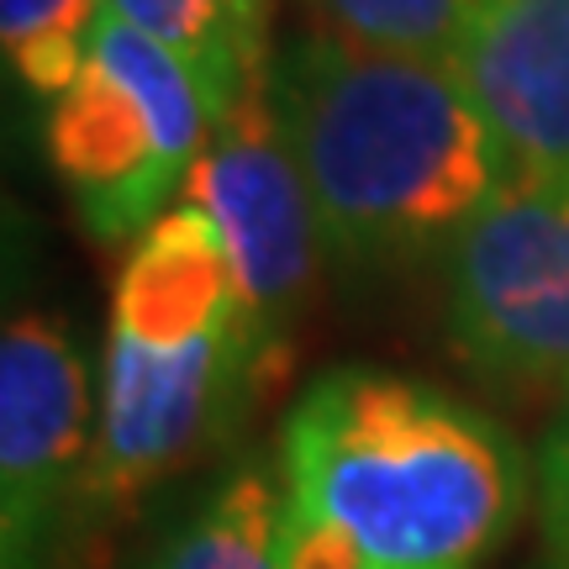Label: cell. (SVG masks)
Segmentation results:
<instances>
[{
  "instance_id": "obj_1",
  "label": "cell",
  "mask_w": 569,
  "mask_h": 569,
  "mask_svg": "<svg viewBox=\"0 0 569 569\" xmlns=\"http://www.w3.org/2000/svg\"><path fill=\"white\" fill-rule=\"evenodd\" d=\"M269 101L343 269L443 253L517 174L448 59L296 32L269 53Z\"/></svg>"
},
{
  "instance_id": "obj_2",
  "label": "cell",
  "mask_w": 569,
  "mask_h": 569,
  "mask_svg": "<svg viewBox=\"0 0 569 569\" xmlns=\"http://www.w3.org/2000/svg\"><path fill=\"white\" fill-rule=\"evenodd\" d=\"M284 517L322 528L359 569H475L528 501L501 422L390 369H332L284 417Z\"/></svg>"
},
{
  "instance_id": "obj_3",
  "label": "cell",
  "mask_w": 569,
  "mask_h": 569,
  "mask_svg": "<svg viewBox=\"0 0 569 569\" xmlns=\"http://www.w3.org/2000/svg\"><path fill=\"white\" fill-rule=\"evenodd\" d=\"M211 138V111L184 63L111 6L80 80L48 111V159L96 243L142 238Z\"/></svg>"
},
{
  "instance_id": "obj_4",
  "label": "cell",
  "mask_w": 569,
  "mask_h": 569,
  "mask_svg": "<svg viewBox=\"0 0 569 569\" xmlns=\"http://www.w3.org/2000/svg\"><path fill=\"white\" fill-rule=\"evenodd\" d=\"M443 301L486 386L569 401V180L511 174L443 248Z\"/></svg>"
},
{
  "instance_id": "obj_5",
  "label": "cell",
  "mask_w": 569,
  "mask_h": 569,
  "mask_svg": "<svg viewBox=\"0 0 569 569\" xmlns=\"http://www.w3.org/2000/svg\"><path fill=\"white\" fill-rule=\"evenodd\" d=\"M184 201L201 206L222 232L243 290L253 353L269 375L284 353L290 322L301 317L317 259L327 253L301 163L269 101V69L232 101L227 117L211 122V138L184 180Z\"/></svg>"
},
{
  "instance_id": "obj_6",
  "label": "cell",
  "mask_w": 569,
  "mask_h": 569,
  "mask_svg": "<svg viewBox=\"0 0 569 569\" xmlns=\"http://www.w3.org/2000/svg\"><path fill=\"white\" fill-rule=\"evenodd\" d=\"M90 396L59 317H11L0 338V569H42L69 486H84Z\"/></svg>"
},
{
  "instance_id": "obj_7",
  "label": "cell",
  "mask_w": 569,
  "mask_h": 569,
  "mask_svg": "<svg viewBox=\"0 0 569 569\" xmlns=\"http://www.w3.org/2000/svg\"><path fill=\"white\" fill-rule=\"evenodd\" d=\"M448 63L517 174L569 180V0H490Z\"/></svg>"
},
{
  "instance_id": "obj_8",
  "label": "cell",
  "mask_w": 569,
  "mask_h": 569,
  "mask_svg": "<svg viewBox=\"0 0 569 569\" xmlns=\"http://www.w3.org/2000/svg\"><path fill=\"white\" fill-rule=\"evenodd\" d=\"M142 38H153L184 63L206 96L211 122L269 69V6L264 0H106Z\"/></svg>"
},
{
  "instance_id": "obj_9",
  "label": "cell",
  "mask_w": 569,
  "mask_h": 569,
  "mask_svg": "<svg viewBox=\"0 0 569 569\" xmlns=\"http://www.w3.org/2000/svg\"><path fill=\"white\" fill-rule=\"evenodd\" d=\"M284 480L248 459L163 532L148 569H280Z\"/></svg>"
},
{
  "instance_id": "obj_10",
  "label": "cell",
  "mask_w": 569,
  "mask_h": 569,
  "mask_svg": "<svg viewBox=\"0 0 569 569\" xmlns=\"http://www.w3.org/2000/svg\"><path fill=\"white\" fill-rule=\"evenodd\" d=\"M106 0H0L6 69L38 101H59L80 80Z\"/></svg>"
},
{
  "instance_id": "obj_11",
  "label": "cell",
  "mask_w": 569,
  "mask_h": 569,
  "mask_svg": "<svg viewBox=\"0 0 569 569\" xmlns=\"http://www.w3.org/2000/svg\"><path fill=\"white\" fill-rule=\"evenodd\" d=\"M301 6L317 17V32H332L343 42L448 59L490 0H301Z\"/></svg>"
},
{
  "instance_id": "obj_12",
  "label": "cell",
  "mask_w": 569,
  "mask_h": 569,
  "mask_svg": "<svg viewBox=\"0 0 569 569\" xmlns=\"http://www.w3.org/2000/svg\"><path fill=\"white\" fill-rule=\"evenodd\" d=\"M532 496H538V522L549 538V565L569 569V401L538 438V459H532Z\"/></svg>"
},
{
  "instance_id": "obj_13",
  "label": "cell",
  "mask_w": 569,
  "mask_h": 569,
  "mask_svg": "<svg viewBox=\"0 0 569 569\" xmlns=\"http://www.w3.org/2000/svg\"><path fill=\"white\" fill-rule=\"evenodd\" d=\"M543 569H559V565H543Z\"/></svg>"
}]
</instances>
